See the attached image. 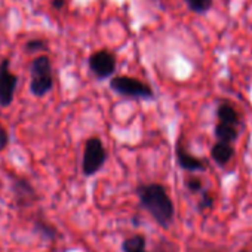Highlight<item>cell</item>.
Segmentation results:
<instances>
[{
  "label": "cell",
  "mask_w": 252,
  "mask_h": 252,
  "mask_svg": "<svg viewBox=\"0 0 252 252\" xmlns=\"http://www.w3.org/2000/svg\"><path fill=\"white\" fill-rule=\"evenodd\" d=\"M65 3H67V0H52V2H51L52 8L57 9V11L63 9V8L65 6Z\"/></svg>",
  "instance_id": "obj_17"
},
{
  "label": "cell",
  "mask_w": 252,
  "mask_h": 252,
  "mask_svg": "<svg viewBox=\"0 0 252 252\" xmlns=\"http://www.w3.org/2000/svg\"><path fill=\"white\" fill-rule=\"evenodd\" d=\"M239 252H248V251H239Z\"/></svg>",
  "instance_id": "obj_18"
},
{
  "label": "cell",
  "mask_w": 252,
  "mask_h": 252,
  "mask_svg": "<svg viewBox=\"0 0 252 252\" xmlns=\"http://www.w3.org/2000/svg\"><path fill=\"white\" fill-rule=\"evenodd\" d=\"M30 73H32L30 92L37 98L48 95L54 88V73H52L51 60L46 55H40L34 58L30 67Z\"/></svg>",
  "instance_id": "obj_2"
},
{
  "label": "cell",
  "mask_w": 252,
  "mask_h": 252,
  "mask_svg": "<svg viewBox=\"0 0 252 252\" xmlns=\"http://www.w3.org/2000/svg\"><path fill=\"white\" fill-rule=\"evenodd\" d=\"M27 52H42L48 51V42L45 39H32L26 43Z\"/></svg>",
  "instance_id": "obj_13"
},
{
  "label": "cell",
  "mask_w": 252,
  "mask_h": 252,
  "mask_svg": "<svg viewBox=\"0 0 252 252\" xmlns=\"http://www.w3.org/2000/svg\"><path fill=\"white\" fill-rule=\"evenodd\" d=\"M107 160V152L102 141L98 137H92L86 140L82 158V172L86 177H92L96 174Z\"/></svg>",
  "instance_id": "obj_4"
},
{
  "label": "cell",
  "mask_w": 252,
  "mask_h": 252,
  "mask_svg": "<svg viewBox=\"0 0 252 252\" xmlns=\"http://www.w3.org/2000/svg\"><path fill=\"white\" fill-rule=\"evenodd\" d=\"M125 252H147L146 251V239L140 234L132 236L123 242Z\"/></svg>",
  "instance_id": "obj_11"
},
{
  "label": "cell",
  "mask_w": 252,
  "mask_h": 252,
  "mask_svg": "<svg viewBox=\"0 0 252 252\" xmlns=\"http://www.w3.org/2000/svg\"><path fill=\"white\" fill-rule=\"evenodd\" d=\"M214 134L217 137V141H222V143L233 144L239 138V126L228 125V123H222V122H217Z\"/></svg>",
  "instance_id": "obj_9"
},
{
  "label": "cell",
  "mask_w": 252,
  "mask_h": 252,
  "mask_svg": "<svg viewBox=\"0 0 252 252\" xmlns=\"http://www.w3.org/2000/svg\"><path fill=\"white\" fill-rule=\"evenodd\" d=\"M214 206V197L208 190L200 191V200H199V208L200 209H211Z\"/></svg>",
  "instance_id": "obj_14"
},
{
  "label": "cell",
  "mask_w": 252,
  "mask_h": 252,
  "mask_svg": "<svg viewBox=\"0 0 252 252\" xmlns=\"http://www.w3.org/2000/svg\"><path fill=\"white\" fill-rule=\"evenodd\" d=\"M110 88L120 96L135 98V99H153L155 91L144 82L129 77V76H116L110 80Z\"/></svg>",
  "instance_id": "obj_3"
},
{
  "label": "cell",
  "mask_w": 252,
  "mask_h": 252,
  "mask_svg": "<svg viewBox=\"0 0 252 252\" xmlns=\"http://www.w3.org/2000/svg\"><path fill=\"white\" fill-rule=\"evenodd\" d=\"M137 193L141 206L155 218V221L160 227L168 228L172 224L175 208L166 189L162 184L152 183V184L140 186Z\"/></svg>",
  "instance_id": "obj_1"
},
{
  "label": "cell",
  "mask_w": 252,
  "mask_h": 252,
  "mask_svg": "<svg viewBox=\"0 0 252 252\" xmlns=\"http://www.w3.org/2000/svg\"><path fill=\"white\" fill-rule=\"evenodd\" d=\"M186 186H187V189H189L191 193H200V191L203 190V183H202V180L197 178V177H190V178L186 181Z\"/></svg>",
  "instance_id": "obj_15"
},
{
  "label": "cell",
  "mask_w": 252,
  "mask_h": 252,
  "mask_svg": "<svg viewBox=\"0 0 252 252\" xmlns=\"http://www.w3.org/2000/svg\"><path fill=\"white\" fill-rule=\"evenodd\" d=\"M184 2L194 14H206L212 8V0H184Z\"/></svg>",
  "instance_id": "obj_12"
},
{
  "label": "cell",
  "mask_w": 252,
  "mask_h": 252,
  "mask_svg": "<svg viewBox=\"0 0 252 252\" xmlns=\"http://www.w3.org/2000/svg\"><path fill=\"white\" fill-rule=\"evenodd\" d=\"M9 144V135L5 129V126L0 123V152L5 150Z\"/></svg>",
  "instance_id": "obj_16"
},
{
  "label": "cell",
  "mask_w": 252,
  "mask_h": 252,
  "mask_svg": "<svg viewBox=\"0 0 252 252\" xmlns=\"http://www.w3.org/2000/svg\"><path fill=\"white\" fill-rule=\"evenodd\" d=\"M88 65L96 79L105 80V79L111 77L116 71V57L113 55V52H110L107 49H101V51L94 52L89 57Z\"/></svg>",
  "instance_id": "obj_6"
},
{
  "label": "cell",
  "mask_w": 252,
  "mask_h": 252,
  "mask_svg": "<svg viewBox=\"0 0 252 252\" xmlns=\"http://www.w3.org/2000/svg\"><path fill=\"white\" fill-rule=\"evenodd\" d=\"M18 86V76L11 71L9 60H0V107H9L14 102Z\"/></svg>",
  "instance_id": "obj_5"
},
{
  "label": "cell",
  "mask_w": 252,
  "mask_h": 252,
  "mask_svg": "<svg viewBox=\"0 0 252 252\" xmlns=\"http://www.w3.org/2000/svg\"><path fill=\"white\" fill-rule=\"evenodd\" d=\"M175 155H177V160H178V165L184 169V171H189V172H205L206 171V162L193 156L190 152H187V149L183 146V143H178L177 144V149H175Z\"/></svg>",
  "instance_id": "obj_7"
},
{
  "label": "cell",
  "mask_w": 252,
  "mask_h": 252,
  "mask_svg": "<svg viewBox=\"0 0 252 252\" xmlns=\"http://www.w3.org/2000/svg\"><path fill=\"white\" fill-rule=\"evenodd\" d=\"M234 156V147L230 143L217 141L211 149V158L218 166H225Z\"/></svg>",
  "instance_id": "obj_8"
},
{
  "label": "cell",
  "mask_w": 252,
  "mask_h": 252,
  "mask_svg": "<svg viewBox=\"0 0 252 252\" xmlns=\"http://www.w3.org/2000/svg\"><path fill=\"white\" fill-rule=\"evenodd\" d=\"M217 119L218 122L240 126V114L236 107L230 102H221L217 108Z\"/></svg>",
  "instance_id": "obj_10"
}]
</instances>
